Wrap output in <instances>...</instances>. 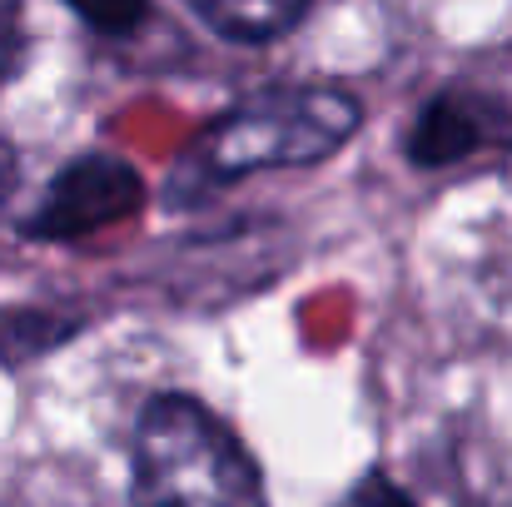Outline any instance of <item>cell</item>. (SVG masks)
Here are the masks:
<instances>
[{"label":"cell","mask_w":512,"mask_h":507,"mask_svg":"<svg viewBox=\"0 0 512 507\" xmlns=\"http://www.w3.org/2000/svg\"><path fill=\"white\" fill-rule=\"evenodd\" d=\"M363 105L339 85H264L234 100L204 135L189 145L179 165V204L189 189H224L269 169L324 165L358 135Z\"/></svg>","instance_id":"6da1fadb"},{"label":"cell","mask_w":512,"mask_h":507,"mask_svg":"<svg viewBox=\"0 0 512 507\" xmlns=\"http://www.w3.org/2000/svg\"><path fill=\"white\" fill-rule=\"evenodd\" d=\"M130 498L140 503H259L264 473L239 433L189 393L145 398L130 428Z\"/></svg>","instance_id":"7a4b0ae2"},{"label":"cell","mask_w":512,"mask_h":507,"mask_svg":"<svg viewBox=\"0 0 512 507\" xmlns=\"http://www.w3.org/2000/svg\"><path fill=\"white\" fill-rule=\"evenodd\" d=\"M145 209V179L125 155L110 150H85L45 184L40 204L25 214V239H50V244H75L90 239L110 224H125Z\"/></svg>","instance_id":"3957f363"},{"label":"cell","mask_w":512,"mask_h":507,"mask_svg":"<svg viewBox=\"0 0 512 507\" xmlns=\"http://www.w3.org/2000/svg\"><path fill=\"white\" fill-rule=\"evenodd\" d=\"M488 150H512V105L478 85H448L428 95L403 135V155L418 169L463 165Z\"/></svg>","instance_id":"277c9868"},{"label":"cell","mask_w":512,"mask_h":507,"mask_svg":"<svg viewBox=\"0 0 512 507\" xmlns=\"http://www.w3.org/2000/svg\"><path fill=\"white\" fill-rule=\"evenodd\" d=\"M214 35L234 45H264L294 30L309 10V0H184Z\"/></svg>","instance_id":"5b68a950"},{"label":"cell","mask_w":512,"mask_h":507,"mask_svg":"<svg viewBox=\"0 0 512 507\" xmlns=\"http://www.w3.org/2000/svg\"><path fill=\"white\" fill-rule=\"evenodd\" d=\"M100 35H135L150 20V0H65Z\"/></svg>","instance_id":"8992f818"},{"label":"cell","mask_w":512,"mask_h":507,"mask_svg":"<svg viewBox=\"0 0 512 507\" xmlns=\"http://www.w3.org/2000/svg\"><path fill=\"white\" fill-rule=\"evenodd\" d=\"M15 60H20V10L15 0H0V80L15 75Z\"/></svg>","instance_id":"52a82bcc"},{"label":"cell","mask_w":512,"mask_h":507,"mask_svg":"<svg viewBox=\"0 0 512 507\" xmlns=\"http://www.w3.org/2000/svg\"><path fill=\"white\" fill-rule=\"evenodd\" d=\"M353 503H368V498H393V503H413V493L408 488H398V483H388V478H363L353 493H348Z\"/></svg>","instance_id":"ba28073f"},{"label":"cell","mask_w":512,"mask_h":507,"mask_svg":"<svg viewBox=\"0 0 512 507\" xmlns=\"http://www.w3.org/2000/svg\"><path fill=\"white\" fill-rule=\"evenodd\" d=\"M10 184H15V155L0 145V199H5V189H10Z\"/></svg>","instance_id":"9c48e42d"}]
</instances>
